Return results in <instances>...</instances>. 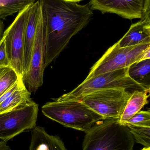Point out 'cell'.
I'll list each match as a JSON object with an SVG mask.
<instances>
[{
    "mask_svg": "<svg viewBox=\"0 0 150 150\" xmlns=\"http://www.w3.org/2000/svg\"><path fill=\"white\" fill-rule=\"evenodd\" d=\"M19 76L11 67L0 68V97L16 83Z\"/></svg>",
    "mask_w": 150,
    "mask_h": 150,
    "instance_id": "18",
    "label": "cell"
},
{
    "mask_svg": "<svg viewBox=\"0 0 150 150\" xmlns=\"http://www.w3.org/2000/svg\"><path fill=\"white\" fill-rule=\"evenodd\" d=\"M128 68L107 72L85 79L76 88L57 99L59 100H72L86 93L106 89H150L131 79L128 75Z\"/></svg>",
    "mask_w": 150,
    "mask_h": 150,
    "instance_id": "5",
    "label": "cell"
},
{
    "mask_svg": "<svg viewBox=\"0 0 150 150\" xmlns=\"http://www.w3.org/2000/svg\"><path fill=\"white\" fill-rule=\"evenodd\" d=\"M141 150H150V148H144L143 149H141Z\"/></svg>",
    "mask_w": 150,
    "mask_h": 150,
    "instance_id": "25",
    "label": "cell"
},
{
    "mask_svg": "<svg viewBox=\"0 0 150 150\" xmlns=\"http://www.w3.org/2000/svg\"><path fill=\"white\" fill-rule=\"evenodd\" d=\"M128 72L131 79L150 89V59L143 60L134 63L129 67Z\"/></svg>",
    "mask_w": 150,
    "mask_h": 150,
    "instance_id": "16",
    "label": "cell"
},
{
    "mask_svg": "<svg viewBox=\"0 0 150 150\" xmlns=\"http://www.w3.org/2000/svg\"><path fill=\"white\" fill-rule=\"evenodd\" d=\"M31 135L29 150H67L59 137L49 134L44 127H35Z\"/></svg>",
    "mask_w": 150,
    "mask_h": 150,
    "instance_id": "13",
    "label": "cell"
},
{
    "mask_svg": "<svg viewBox=\"0 0 150 150\" xmlns=\"http://www.w3.org/2000/svg\"><path fill=\"white\" fill-rule=\"evenodd\" d=\"M38 105L31 100L17 109L0 114V139L7 142L36 127Z\"/></svg>",
    "mask_w": 150,
    "mask_h": 150,
    "instance_id": "8",
    "label": "cell"
},
{
    "mask_svg": "<svg viewBox=\"0 0 150 150\" xmlns=\"http://www.w3.org/2000/svg\"><path fill=\"white\" fill-rule=\"evenodd\" d=\"M31 93L23 81L18 88L0 104V114L11 112L26 105L32 100Z\"/></svg>",
    "mask_w": 150,
    "mask_h": 150,
    "instance_id": "15",
    "label": "cell"
},
{
    "mask_svg": "<svg viewBox=\"0 0 150 150\" xmlns=\"http://www.w3.org/2000/svg\"><path fill=\"white\" fill-rule=\"evenodd\" d=\"M131 94L126 89H106L86 93L72 100L81 101L105 119L119 120Z\"/></svg>",
    "mask_w": 150,
    "mask_h": 150,
    "instance_id": "6",
    "label": "cell"
},
{
    "mask_svg": "<svg viewBox=\"0 0 150 150\" xmlns=\"http://www.w3.org/2000/svg\"><path fill=\"white\" fill-rule=\"evenodd\" d=\"M37 0H0V19L19 12Z\"/></svg>",
    "mask_w": 150,
    "mask_h": 150,
    "instance_id": "17",
    "label": "cell"
},
{
    "mask_svg": "<svg viewBox=\"0 0 150 150\" xmlns=\"http://www.w3.org/2000/svg\"><path fill=\"white\" fill-rule=\"evenodd\" d=\"M150 59V43L120 47L114 44L92 67L85 79L97 75L127 68L136 62Z\"/></svg>",
    "mask_w": 150,
    "mask_h": 150,
    "instance_id": "4",
    "label": "cell"
},
{
    "mask_svg": "<svg viewBox=\"0 0 150 150\" xmlns=\"http://www.w3.org/2000/svg\"><path fill=\"white\" fill-rule=\"evenodd\" d=\"M135 142L129 128L119 120L104 119L85 134L82 150H133Z\"/></svg>",
    "mask_w": 150,
    "mask_h": 150,
    "instance_id": "2",
    "label": "cell"
},
{
    "mask_svg": "<svg viewBox=\"0 0 150 150\" xmlns=\"http://www.w3.org/2000/svg\"><path fill=\"white\" fill-rule=\"evenodd\" d=\"M46 27L42 9L39 17L35 39L32 50L31 62L23 79L28 91L35 92L43 84L45 68Z\"/></svg>",
    "mask_w": 150,
    "mask_h": 150,
    "instance_id": "9",
    "label": "cell"
},
{
    "mask_svg": "<svg viewBox=\"0 0 150 150\" xmlns=\"http://www.w3.org/2000/svg\"><path fill=\"white\" fill-rule=\"evenodd\" d=\"M127 126L129 129L135 142L143 145L145 148H150V127Z\"/></svg>",
    "mask_w": 150,
    "mask_h": 150,
    "instance_id": "19",
    "label": "cell"
},
{
    "mask_svg": "<svg viewBox=\"0 0 150 150\" xmlns=\"http://www.w3.org/2000/svg\"><path fill=\"white\" fill-rule=\"evenodd\" d=\"M11 67L6 47L4 41L2 38L0 42V68Z\"/></svg>",
    "mask_w": 150,
    "mask_h": 150,
    "instance_id": "21",
    "label": "cell"
},
{
    "mask_svg": "<svg viewBox=\"0 0 150 150\" xmlns=\"http://www.w3.org/2000/svg\"><path fill=\"white\" fill-rule=\"evenodd\" d=\"M120 47L150 43V16L144 17L133 24L127 32L117 42Z\"/></svg>",
    "mask_w": 150,
    "mask_h": 150,
    "instance_id": "11",
    "label": "cell"
},
{
    "mask_svg": "<svg viewBox=\"0 0 150 150\" xmlns=\"http://www.w3.org/2000/svg\"><path fill=\"white\" fill-rule=\"evenodd\" d=\"M91 8L129 19L150 15V0H90Z\"/></svg>",
    "mask_w": 150,
    "mask_h": 150,
    "instance_id": "10",
    "label": "cell"
},
{
    "mask_svg": "<svg viewBox=\"0 0 150 150\" xmlns=\"http://www.w3.org/2000/svg\"><path fill=\"white\" fill-rule=\"evenodd\" d=\"M46 27L45 68L66 47L73 36L90 21L93 13L89 4L66 0H38Z\"/></svg>",
    "mask_w": 150,
    "mask_h": 150,
    "instance_id": "1",
    "label": "cell"
},
{
    "mask_svg": "<svg viewBox=\"0 0 150 150\" xmlns=\"http://www.w3.org/2000/svg\"><path fill=\"white\" fill-rule=\"evenodd\" d=\"M66 1H69L74 2H78L81 1L82 0H66Z\"/></svg>",
    "mask_w": 150,
    "mask_h": 150,
    "instance_id": "24",
    "label": "cell"
},
{
    "mask_svg": "<svg viewBox=\"0 0 150 150\" xmlns=\"http://www.w3.org/2000/svg\"><path fill=\"white\" fill-rule=\"evenodd\" d=\"M150 89L135 90L132 93L126 104L123 112L119 120L122 125H126L127 122L136 114L141 111L148 103Z\"/></svg>",
    "mask_w": 150,
    "mask_h": 150,
    "instance_id": "14",
    "label": "cell"
},
{
    "mask_svg": "<svg viewBox=\"0 0 150 150\" xmlns=\"http://www.w3.org/2000/svg\"><path fill=\"white\" fill-rule=\"evenodd\" d=\"M4 32V24L2 19H0V42L2 38Z\"/></svg>",
    "mask_w": 150,
    "mask_h": 150,
    "instance_id": "23",
    "label": "cell"
},
{
    "mask_svg": "<svg viewBox=\"0 0 150 150\" xmlns=\"http://www.w3.org/2000/svg\"><path fill=\"white\" fill-rule=\"evenodd\" d=\"M41 112L46 117L64 127L85 134L95 123L105 119L78 100L56 99L42 106Z\"/></svg>",
    "mask_w": 150,
    "mask_h": 150,
    "instance_id": "3",
    "label": "cell"
},
{
    "mask_svg": "<svg viewBox=\"0 0 150 150\" xmlns=\"http://www.w3.org/2000/svg\"><path fill=\"white\" fill-rule=\"evenodd\" d=\"M32 4L18 12L3 35L11 67L19 76L23 74L26 31Z\"/></svg>",
    "mask_w": 150,
    "mask_h": 150,
    "instance_id": "7",
    "label": "cell"
},
{
    "mask_svg": "<svg viewBox=\"0 0 150 150\" xmlns=\"http://www.w3.org/2000/svg\"><path fill=\"white\" fill-rule=\"evenodd\" d=\"M126 125L150 127V110L139 111L127 122Z\"/></svg>",
    "mask_w": 150,
    "mask_h": 150,
    "instance_id": "20",
    "label": "cell"
},
{
    "mask_svg": "<svg viewBox=\"0 0 150 150\" xmlns=\"http://www.w3.org/2000/svg\"><path fill=\"white\" fill-rule=\"evenodd\" d=\"M0 150H12L7 145V142L1 141L0 142Z\"/></svg>",
    "mask_w": 150,
    "mask_h": 150,
    "instance_id": "22",
    "label": "cell"
},
{
    "mask_svg": "<svg viewBox=\"0 0 150 150\" xmlns=\"http://www.w3.org/2000/svg\"><path fill=\"white\" fill-rule=\"evenodd\" d=\"M41 11V5L39 1L37 0L32 4L29 11V18L26 31L23 75L27 72L30 66L32 50L35 39L38 21Z\"/></svg>",
    "mask_w": 150,
    "mask_h": 150,
    "instance_id": "12",
    "label": "cell"
}]
</instances>
